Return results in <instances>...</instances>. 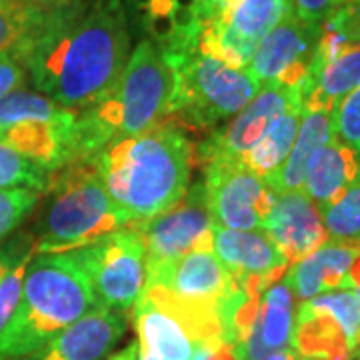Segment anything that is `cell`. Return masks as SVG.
<instances>
[{
  "label": "cell",
  "mask_w": 360,
  "mask_h": 360,
  "mask_svg": "<svg viewBox=\"0 0 360 360\" xmlns=\"http://www.w3.org/2000/svg\"><path fill=\"white\" fill-rule=\"evenodd\" d=\"M129 52L122 0H77L46 13L13 54L40 94L82 110L115 86Z\"/></svg>",
  "instance_id": "cell-1"
},
{
  "label": "cell",
  "mask_w": 360,
  "mask_h": 360,
  "mask_svg": "<svg viewBox=\"0 0 360 360\" xmlns=\"http://www.w3.org/2000/svg\"><path fill=\"white\" fill-rule=\"evenodd\" d=\"M104 186L129 222H148L191 186L194 146L184 130L160 122L139 136L110 142L94 158Z\"/></svg>",
  "instance_id": "cell-2"
},
{
  "label": "cell",
  "mask_w": 360,
  "mask_h": 360,
  "mask_svg": "<svg viewBox=\"0 0 360 360\" xmlns=\"http://www.w3.org/2000/svg\"><path fill=\"white\" fill-rule=\"evenodd\" d=\"M174 92V70L155 42L142 40L122 75L101 101L80 110L77 160H92L115 141L139 136L167 122Z\"/></svg>",
  "instance_id": "cell-3"
},
{
  "label": "cell",
  "mask_w": 360,
  "mask_h": 360,
  "mask_svg": "<svg viewBox=\"0 0 360 360\" xmlns=\"http://www.w3.org/2000/svg\"><path fill=\"white\" fill-rule=\"evenodd\" d=\"M96 309L89 278L70 252L34 255L20 302L0 333V360H26Z\"/></svg>",
  "instance_id": "cell-4"
},
{
  "label": "cell",
  "mask_w": 360,
  "mask_h": 360,
  "mask_svg": "<svg viewBox=\"0 0 360 360\" xmlns=\"http://www.w3.org/2000/svg\"><path fill=\"white\" fill-rule=\"evenodd\" d=\"M130 224L112 202L92 160H77L51 174L34 236L37 255H63L92 245Z\"/></svg>",
  "instance_id": "cell-5"
},
{
  "label": "cell",
  "mask_w": 360,
  "mask_h": 360,
  "mask_svg": "<svg viewBox=\"0 0 360 360\" xmlns=\"http://www.w3.org/2000/svg\"><path fill=\"white\" fill-rule=\"evenodd\" d=\"M174 70V92L167 122L196 130L219 129L257 96L262 84L248 68L194 51L168 60Z\"/></svg>",
  "instance_id": "cell-6"
},
{
  "label": "cell",
  "mask_w": 360,
  "mask_h": 360,
  "mask_svg": "<svg viewBox=\"0 0 360 360\" xmlns=\"http://www.w3.org/2000/svg\"><path fill=\"white\" fill-rule=\"evenodd\" d=\"M78 116L80 110L20 89L0 101V141L52 174L77 158Z\"/></svg>",
  "instance_id": "cell-7"
},
{
  "label": "cell",
  "mask_w": 360,
  "mask_h": 360,
  "mask_svg": "<svg viewBox=\"0 0 360 360\" xmlns=\"http://www.w3.org/2000/svg\"><path fill=\"white\" fill-rule=\"evenodd\" d=\"M89 278L96 307L129 312L146 286V245L141 222H130L70 252Z\"/></svg>",
  "instance_id": "cell-8"
},
{
  "label": "cell",
  "mask_w": 360,
  "mask_h": 360,
  "mask_svg": "<svg viewBox=\"0 0 360 360\" xmlns=\"http://www.w3.org/2000/svg\"><path fill=\"white\" fill-rule=\"evenodd\" d=\"M212 224L205 180H196L176 205L142 224L146 276L167 269L198 246H212Z\"/></svg>",
  "instance_id": "cell-9"
},
{
  "label": "cell",
  "mask_w": 360,
  "mask_h": 360,
  "mask_svg": "<svg viewBox=\"0 0 360 360\" xmlns=\"http://www.w3.org/2000/svg\"><path fill=\"white\" fill-rule=\"evenodd\" d=\"M205 168L210 212L217 226L264 231L276 193L243 160H217Z\"/></svg>",
  "instance_id": "cell-10"
},
{
  "label": "cell",
  "mask_w": 360,
  "mask_h": 360,
  "mask_svg": "<svg viewBox=\"0 0 360 360\" xmlns=\"http://www.w3.org/2000/svg\"><path fill=\"white\" fill-rule=\"evenodd\" d=\"M321 26L307 25L290 13L258 42L248 70L264 86H286L302 92L309 84Z\"/></svg>",
  "instance_id": "cell-11"
},
{
  "label": "cell",
  "mask_w": 360,
  "mask_h": 360,
  "mask_svg": "<svg viewBox=\"0 0 360 360\" xmlns=\"http://www.w3.org/2000/svg\"><path fill=\"white\" fill-rule=\"evenodd\" d=\"M295 103H304L302 92L286 86H264L231 120L214 129L198 144V162L206 167L217 160H243L269 127Z\"/></svg>",
  "instance_id": "cell-12"
},
{
  "label": "cell",
  "mask_w": 360,
  "mask_h": 360,
  "mask_svg": "<svg viewBox=\"0 0 360 360\" xmlns=\"http://www.w3.org/2000/svg\"><path fill=\"white\" fill-rule=\"evenodd\" d=\"M264 232L288 264L309 257L328 240L319 206L302 191L276 193Z\"/></svg>",
  "instance_id": "cell-13"
},
{
  "label": "cell",
  "mask_w": 360,
  "mask_h": 360,
  "mask_svg": "<svg viewBox=\"0 0 360 360\" xmlns=\"http://www.w3.org/2000/svg\"><path fill=\"white\" fill-rule=\"evenodd\" d=\"M212 250L236 281L258 278L270 284L283 281L288 260L264 231H231L212 224Z\"/></svg>",
  "instance_id": "cell-14"
},
{
  "label": "cell",
  "mask_w": 360,
  "mask_h": 360,
  "mask_svg": "<svg viewBox=\"0 0 360 360\" xmlns=\"http://www.w3.org/2000/svg\"><path fill=\"white\" fill-rule=\"evenodd\" d=\"M127 330L124 314L96 307L26 360H104Z\"/></svg>",
  "instance_id": "cell-15"
},
{
  "label": "cell",
  "mask_w": 360,
  "mask_h": 360,
  "mask_svg": "<svg viewBox=\"0 0 360 360\" xmlns=\"http://www.w3.org/2000/svg\"><path fill=\"white\" fill-rule=\"evenodd\" d=\"M295 328V296L283 281L270 284L260 296L257 316L246 335L232 347L234 360H264L290 347Z\"/></svg>",
  "instance_id": "cell-16"
},
{
  "label": "cell",
  "mask_w": 360,
  "mask_h": 360,
  "mask_svg": "<svg viewBox=\"0 0 360 360\" xmlns=\"http://www.w3.org/2000/svg\"><path fill=\"white\" fill-rule=\"evenodd\" d=\"M359 257L360 245L326 240L309 257L290 264L284 283L300 302L333 290H350V272Z\"/></svg>",
  "instance_id": "cell-17"
},
{
  "label": "cell",
  "mask_w": 360,
  "mask_h": 360,
  "mask_svg": "<svg viewBox=\"0 0 360 360\" xmlns=\"http://www.w3.org/2000/svg\"><path fill=\"white\" fill-rule=\"evenodd\" d=\"M132 321L141 347L156 360H193L200 342L176 312L142 290L132 307Z\"/></svg>",
  "instance_id": "cell-18"
},
{
  "label": "cell",
  "mask_w": 360,
  "mask_h": 360,
  "mask_svg": "<svg viewBox=\"0 0 360 360\" xmlns=\"http://www.w3.org/2000/svg\"><path fill=\"white\" fill-rule=\"evenodd\" d=\"M290 348L302 360H352L356 356L342 321L316 296L300 302Z\"/></svg>",
  "instance_id": "cell-19"
},
{
  "label": "cell",
  "mask_w": 360,
  "mask_h": 360,
  "mask_svg": "<svg viewBox=\"0 0 360 360\" xmlns=\"http://www.w3.org/2000/svg\"><path fill=\"white\" fill-rule=\"evenodd\" d=\"M333 139H335L333 110L316 108V106H304L302 122H300V129L296 134L295 146H292L283 168L266 184L274 193L302 191L310 162Z\"/></svg>",
  "instance_id": "cell-20"
},
{
  "label": "cell",
  "mask_w": 360,
  "mask_h": 360,
  "mask_svg": "<svg viewBox=\"0 0 360 360\" xmlns=\"http://www.w3.org/2000/svg\"><path fill=\"white\" fill-rule=\"evenodd\" d=\"M359 179V153L335 136L310 162L302 193L316 206H324L336 200Z\"/></svg>",
  "instance_id": "cell-21"
},
{
  "label": "cell",
  "mask_w": 360,
  "mask_h": 360,
  "mask_svg": "<svg viewBox=\"0 0 360 360\" xmlns=\"http://www.w3.org/2000/svg\"><path fill=\"white\" fill-rule=\"evenodd\" d=\"M304 103H295L278 116L269 130L260 136L257 144L243 158L246 167L255 170L264 182L276 176L295 146L296 134L302 122Z\"/></svg>",
  "instance_id": "cell-22"
},
{
  "label": "cell",
  "mask_w": 360,
  "mask_h": 360,
  "mask_svg": "<svg viewBox=\"0 0 360 360\" xmlns=\"http://www.w3.org/2000/svg\"><path fill=\"white\" fill-rule=\"evenodd\" d=\"M360 86V44L340 52L322 68L304 94V106L335 110L347 94Z\"/></svg>",
  "instance_id": "cell-23"
},
{
  "label": "cell",
  "mask_w": 360,
  "mask_h": 360,
  "mask_svg": "<svg viewBox=\"0 0 360 360\" xmlns=\"http://www.w3.org/2000/svg\"><path fill=\"white\" fill-rule=\"evenodd\" d=\"M330 240L360 245V179L328 205L319 206Z\"/></svg>",
  "instance_id": "cell-24"
},
{
  "label": "cell",
  "mask_w": 360,
  "mask_h": 360,
  "mask_svg": "<svg viewBox=\"0 0 360 360\" xmlns=\"http://www.w3.org/2000/svg\"><path fill=\"white\" fill-rule=\"evenodd\" d=\"M44 16L26 0H0V54L16 51Z\"/></svg>",
  "instance_id": "cell-25"
},
{
  "label": "cell",
  "mask_w": 360,
  "mask_h": 360,
  "mask_svg": "<svg viewBox=\"0 0 360 360\" xmlns=\"http://www.w3.org/2000/svg\"><path fill=\"white\" fill-rule=\"evenodd\" d=\"M49 184V170L30 162L0 141V188H28L37 193H46Z\"/></svg>",
  "instance_id": "cell-26"
},
{
  "label": "cell",
  "mask_w": 360,
  "mask_h": 360,
  "mask_svg": "<svg viewBox=\"0 0 360 360\" xmlns=\"http://www.w3.org/2000/svg\"><path fill=\"white\" fill-rule=\"evenodd\" d=\"M40 194L28 188H0V243L34 212Z\"/></svg>",
  "instance_id": "cell-27"
},
{
  "label": "cell",
  "mask_w": 360,
  "mask_h": 360,
  "mask_svg": "<svg viewBox=\"0 0 360 360\" xmlns=\"http://www.w3.org/2000/svg\"><path fill=\"white\" fill-rule=\"evenodd\" d=\"M333 124L336 139L360 155V86L336 104Z\"/></svg>",
  "instance_id": "cell-28"
},
{
  "label": "cell",
  "mask_w": 360,
  "mask_h": 360,
  "mask_svg": "<svg viewBox=\"0 0 360 360\" xmlns=\"http://www.w3.org/2000/svg\"><path fill=\"white\" fill-rule=\"evenodd\" d=\"M342 2L345 0H290V8L302 22L321 26Z\"/></svg>",
  "instance_id": "cell-29"
},
{
  "label": "cell",
  "mask_w": 360,
  "mask_h": 360,
  "mask_svg": "<svg viewBox=\"0 0 360 360\" xmlns=\"http://www.w3.org/2000/svg\"><path fill=\"white\" fill-rule=\"evenodd\" d=\"M26 78H28V72H26L25 65L14 56L13 52L0 54V101L22 89Z\"/></svg>",
  "instance_id": "cell-30"
},
{
  "label": "cell",
  "mask_w": 360,
  "mask_h": 360,
  "mask_svg": "<svg viewBox=\"0 0 360 360\" xmlns=\"http://www.w3.org/2000/svg\"><path fill=\"white\" fill-rule=\"evenodd\" d=\"M193 360H234L232 348L224 342H210L194 352Z\"/></svg>",
  "instance_id": "cell-31"
},
{
  "label": "cell",
  "mask_w": 360,
  "mask_h": 360,
  "mask_svg": "<svg viewBox=\"0 0 360 360\" xmlns=\"http://www.w3.org/2000/svg\"><path fill=\"white\" fill-rule=\"evenodd\" d=\"M26 2L34 4L37 8L44 11V13H52V11H58V8L70 6V4L77 2V0H26Z\"/></svg>",
  "instance_id": "cell-32"
},
{
  "label": "cell",
  "mask_w": 360,
  "mask_h": 360,
  "mask_svg": "<svg viewBox=\"0 0 360 360\" xmlns=\"http://www.w3.org/2000/svg\"><path fill=\"white\" fill-rule=\"evenodd\" d=\"M139 348H141V342L139 340H132L129 347L122 348L120 352H116L112 356H108V359L104 360H136L139 359Z\"/></svg>",
  "instance_id": "cell-33"
},
{
  "label": "cell",
  "mask_w": 360,
  "mask_h": 360,
  "mask_svg": "<svg viewBox=\"0 0 360 360\" xmlns=\"http://www.w3.org/2000/svg\"><path fill=\"white\" fill-rule=\"evenodd\" d=\"M14 250H16V238H14L11 245H6L0 248V278H2V274H4L6 266L11 264V258H13Z\"/></svg>",
  "instance_id": "cell-34"
},
{
  "label": "cell",
  "mask_w": 360,
  "mask_h": 360,
  "mask_svg": "<svg viewBox=\"0 0 360 360\" xmlns=\"http://www.w3.org/2000/svg\"><path fill=\"white\" fill-rule=\"evenodd\" d=\"M264 360H298V354H296L292 348H283V350H276V352H272L269 354Z\"/></svg>",
  "instance_id": "cell-35"
},
{
  "label": "cell",
  "mask_w": 360,
  "mask_h": 360,
  "mask_svg": "<svg viewBox=\"0 0 360 360\" xmlns=\"http://www.w3.org/2000/svg\"><path fill=\"white\" fill-rule=\"evenodd\" d=\"M136 360H156L155 356H153V354H148V352H146V350H144V348H139V359Z\"/></svg>",
  "instance_id": "cell-36"
},
{
  "label": "cell",
  "mask_w": 360,
  "mask_h": 360,
  "mask_svg": "<svg viewBox=\"0 0 360 360\" xmlns=\"http://www.w3.org/2000/svg\"><path fill=\"white\" fill-rule=\"evenodd\" d=\"M354 292H356V296H359V300H360V288L359 290H354ZM359 356H360V350H359V354H356V359H359Z\"/></svg>",
  "instance_id": "cell-37"
},
{
  "label": "cell",
  "mask_w": 360,
  "mask_h": 360,
  "mask_svg": "<svg viewBox=\"0 0 360 360\" xmlns=\"http://www.w3.org/2000/svg\"><path fill=\"white\" fill-rule=\"evenodd\" d=\"M359 360H360V356H359Z\"/></svg>",
  "instance_id": "cell-38"
}]
</instances>
